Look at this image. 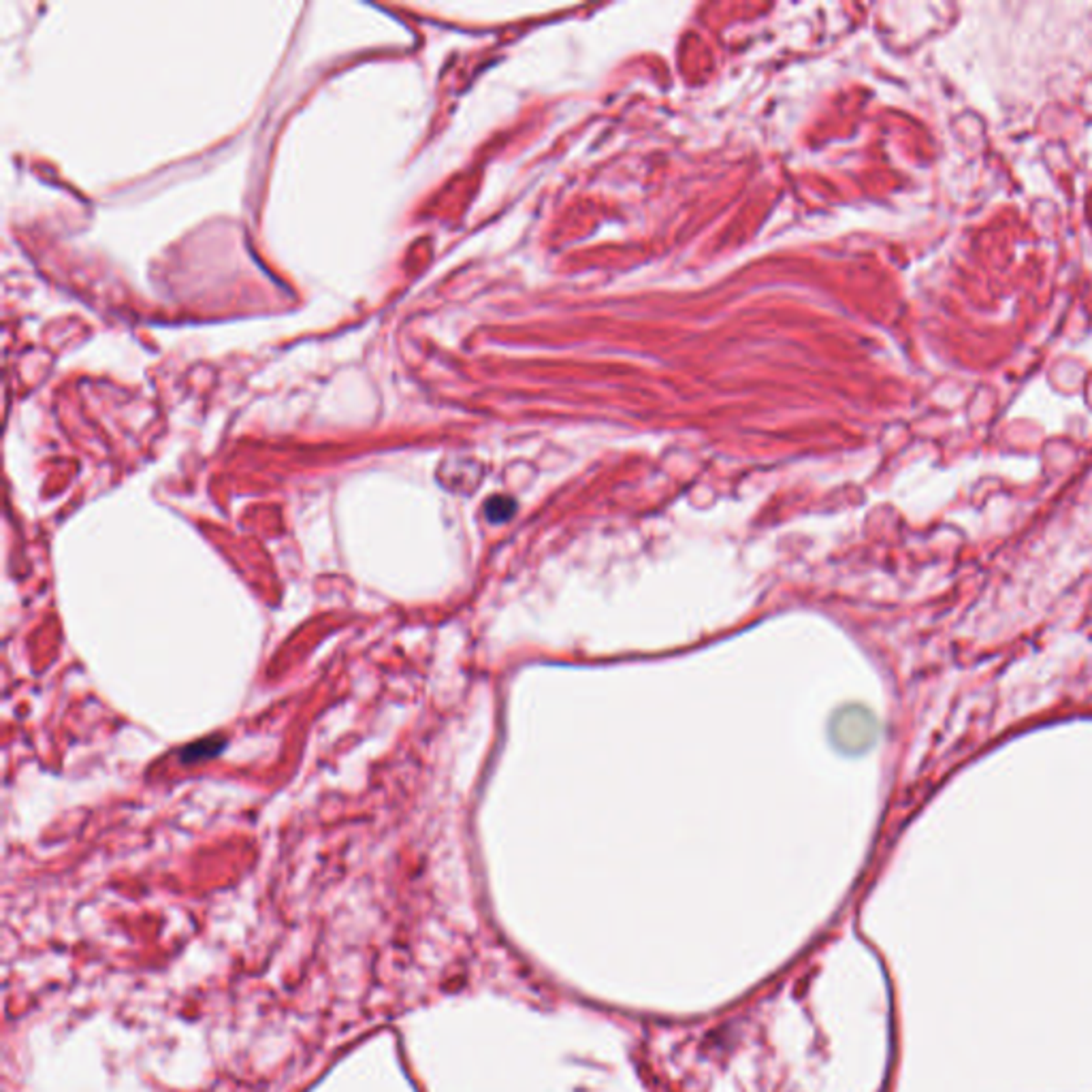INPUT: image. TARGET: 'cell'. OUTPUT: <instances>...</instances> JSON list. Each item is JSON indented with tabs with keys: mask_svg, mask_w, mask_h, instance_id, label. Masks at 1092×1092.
I'll return each instance as SVG.
<instances>
[{
	"mask_svg": "<svg viewBox=\"0 0 1092 1092\" xmlns=\"http://www.w3.org/2000/svg\"><path fill=\"white\" fill-rule=\"evenodd\" d=\"M513 513H515V502L508 500V497H494V500H489V504H487V516L494 523L510 519Z\"/></svg>",
	"mask_w": 1092,
	"mask_h": 1092,
	"instance_id": "1",
	"label": "cell"
}]
</instances>
